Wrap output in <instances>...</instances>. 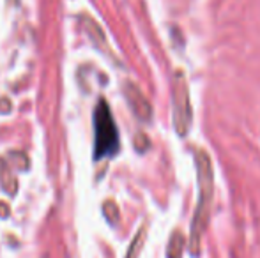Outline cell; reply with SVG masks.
Here are the masks:
<instances>
[{
    "label": "cell",
    "mask_w": 260,
    "mask_h": 258,
    "mask_svg": "<svg viewBox=\"0 0 260 258\" xmlns=\"http://www.w3.org/2000/svg\"><path fill=\"white\" fill-rule=\"evenodd\" d=\"M197 173H199V203L195 207V214H193L191 228H189V249L191 255H199L200 249V239L207 227L209 214H211L212 205V195H214V177H212V165L211 158L207 152L197 151Z\"/></svg>",
    "instance_id": "1"
},
{
    "label": "cell",
    "mask_w": 260,
    "mask_h": 258,
    "mask_svg": "<svg viewBox=\"0 0 260 258\" xmlns=\"http://www.w3.org/2000/svg\"><path fill=\"white\" fill-rule=\"evenodd\" d=\"M0 184H2V188L9 195L16 193V186H18L16 179L13 177V173H11L9 166L6 165V161H0Z\"/></svg>",
    "instance_id": "6"
},
{
    "label": "cell",
    "mask_w": 260,
    "mask_h": 258,
    "mask_svg": "<svg viewBox=\"0 0 260 258\" xmlns=\"http://www.w3.org/2000/svg\"><path fill=\"white\" fill-rule=\"evenodd\" d=\"M119 151V133L115 121L112 117L108 104L105 99H100L94 112V158H110Z\"/></svg>",
    "instance_id": "2"
},
{
    "label": "cell",
    "mask_w": 260,
    "mask_h": 258,
    "mask_svg": "<svg viewBox=\"0 0 260 258\" xmlns=\"http://www.w3.org/2000/svg\"><path fill=\"white\" fill-rule=\"evenodd\" d=\"M83 25H85V30H87V34H89V38L92 39V43L98 46V48H103L106 50V39H105V34H103V30H101L100 27H98V23L92 20V18H83Z\"/></svg>",
    "instance_id": "5"
},
{
    "label": "cell",
    "mask_w": 260,
    "mask_h": 258,
    "mask_svg": "<svg viewBox=\"0 0 260 258\" xmlns=\"http://www.w3.org/2000/svg\"><path fill=\"white\" fill-rule=\"evenodd\" d=\"M182 244H184V239H182V235L179 232H175L170 239V246H168V258H181Z\"/></svg>",
    "instance_id": "8"
},
{
    "label": "cell",
    "mask_w": 260,
    "mask_h": 258,
    "mask_svg": "<svg viewBox=\"0 0 260 258\" xmlns=\"http://www.w3.org/2000/svg\"><path fill=\"white\" fill-rule=\"evenodd\" d=\"M103 212H105V217L108 219V223L115 225L117 219H119V209L115 207L113 202H106L103 205Z\"/></svg>",
    "instance_id": "9"
},
{
    "label": "cell",
    "mask_w": 260,
    "mask_h": 258,
    "mask_svg": "<svg viewBox=\"0 0 260 258\" xmlns=\"http://www.w3.org/2000/svg\"><path fill=\"white\" fill-rule=\"evenodd\" d=\"M124 94H126V99L129 103L133 114L137 115L140 121H151L152 117V108L149 104L147 97L142 94V90L138 89L133 83H126L124 85Z\"/></svg>",
    "instance_id": "4"
},
{
    "label": "cell",
    "mask_w": 260,
    "mask_h": 258,
    "mask_svg": "<svg viewBox=\"0 0 260 258\" xmlns=\"http://www.w3.org/2000/svg\"><path fill=\"white\" fill-rule=\"evenodd\" d=\"M193 112L189 104V92L182 72H177L174 80V126L177 134L186 136L191 126Z\"/></svg>",
    "instance_id": "3"
},
{
    "label": "cell",
    "mask_w": 260,
    "mask_h": 258,
    "mask_svg": "<svg viewBox=\"0 0 260 258\" xmlns=\"http://www.w3.org/2000/svg\"><path fill=\"white\" fill-rule=\"evenodd\" d=\"M144 241H145V228L142 227L140 230H138V234L135 235L129 249H127L126 258H138V255H140V251H142V246H144Z\"/></svg>",
    "instance_id": "7"
}]
</instances>
